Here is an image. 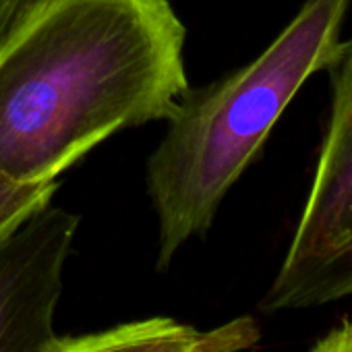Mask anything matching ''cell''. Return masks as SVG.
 Wrapping results in <instances>:
<instances>
[{"instance_id": "cell-1", "label": "cell", "mask_w": 352, "mask_h": 352, "mask_svg": "<svg viewBox=\"0 0 352 352\" xmlns=\"http://www.w3.org/2000/svg\"><path fill=\"white\" fill-rule=\"evenodd\" d=\"M170 0H42L0 42V174L52 181L191 87Z\"/></svg>"}, {"instance_id": "cell-2", "label": "cell", "mask_w": 352, "mask_h": 352, "mask_svg": "<svg viewBox=\"0 0 352 352\" xmlns=\"http://www.w3.org/2000/svg\"><path fill=\"white\" fill-rule=\"evenodd\" d=\"M348 7L350 0H305L257 58L183 94L145 162V191L157 218V272L191 239L208 236L298 89L333 60Z\"/></svg>"}, {"instance_id": "cell-3", "label": "cell", "mask_w": 352, "mask_h": 352, "mask_svg": "<svg viewBox=\"0 0 352 352\" xmlns=\"http://www.w3.org/2000/svg\"><path fill=\"white\" fill-rule=\"evenodd\" d=\"M331 104L313 183L261 313L315 309L352 296V38L329 67Z\"/></svg>"}, {"instance_id": "cell-4", "label": "cell", "mask_w": 352, "mask_h": 352, "mask_svg": "<svg viewBox=\"0 0 352 352\" xmlns=\"http://www.w3.org/2000/svg\"><path fill=\"white\" fill-rule=\"evenodd\" d=\"M81 216L48 206L0 245V352H48Z\"/></svg>"}, {"instance_id": "cell-5", "label": "cell", "mask_w": 352, "mask_h": 352, "mask_svg": "<svg viewBox=\"0 0 352 352\" xmlns=\"http://www.w3.org/2000/svg\"><path fill=\"white\" fill-rule=\"evenodd\" d=\"M261 340L253 317L199 329L172 317H147L81 336H58L48 352H247Z\"/></svg>"}, {"instance_id": "cell-6", "label": "cell", "mask_w": 352, "mask_h": 352, "mask_svg": "<svg viewBox=\"0 0 352 352\" xmlns=\"http://www.w3.org/2000/svg\"><path fill=\"white\" fill-rule=\"evenodd\" d=\"M60 181H15L0 174V245L52 206Z\"/></svg>"}, {"instance_id": "cell-7", "label": "cell", "mask_w": 352, "mask_h": 352, "mask_svg": "<svg viewBox=\"0 0 352 352\" xmlns=\"http://www.w3.org/2000/svg\"><path fill=\"white\" fill-rule=\"evenodd\" d=\"M42 0H0V42H3Z\"/></svg>"}, {"instance_id": "cell-8", "label": "cell", "mask_w": 352, "mask_h": 352, "mask_svg": "<svg viewBox=\"0 0 352 352\" xmlns=\"http://www.w3.org/2000/svg\"><path fill=\"white\" fill-rule=\"evenodd\" d=\"M311 352H352V319H344L325 338H321Z\"/></svg>"}]
</instances>
